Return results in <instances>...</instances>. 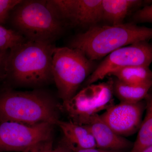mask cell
Masks as SVG:
<instances>
[{
  "mask_svg": "<svg viewBox=\"0 0 152 152\" xmlns=\"http://www.w3.org/2000/svg\"><path fill=\"white\" fill-rule=\"evenodd\" d=\"M53 146V142L52 140L47 142L45 144V147L43 152H49L50 149Z\"/></svg>",
  "mask_w": 152,
  "mask_h": 152,
  "instance_id": "cb8c5ba5",
  "label": "cell"
},
{
  "mask_svg": "<svg viewBox=\"0 0 152 152\" xmlns=\"http://www.w3.org/2000/svg\"><path fill=\"white\" fill-rule=\"evenodd\" d=\"M152 88V83L145 84H128L113 79L114 95L119 100L120 102L137 103L145 99Z\"/></svg>",
  "mask_w": 152,
  "mask_h": 152,
  "instance_id": "5bb4252c",
  "label": "cell"
},
{
  "mask_svg": "<svg viewBox=\"0 0 152 152\" xmlns=\"http://www.w3.org/2000/svg\"><path fill=\"white\" fill-rule=\"evenodd\" d=\"M113 79L93 84L77 93L69 100L63 102L61 109L70 121L82 126L88 125L92 117L113 105Z\"/></svg>",
  "mask_w": 152,
  "mask_h": 152,
  "instance_id": "8992f818",
  "label": "cell"
},
{
  "mask_svg": "<svg viewBox=\"0 0 152 152\" xmlns=\"http://www.w3.org/2000/svg\"><path fill=\"white\" fill-rule=\"evenodd\" d=\"M146 115L142 121L135 141L130 152H142L152 145V92L145 99Z\"/></svg>",
  "mask_w": 152,
  "mask_h": 152,
  "instance_id": "9a60e30c",
  "label": "cell"
},
{
  "mask_svg": "<svg viewBox=\"0 0 152 152\" xmlns=\"http://www.w3.org/2000/svg\"><path fill=\"white\" fill-rule=\"evenodd\" d=\"M109 76H113L119 80L128 84L140 85L152 83V71L149 67L122 68L113 71Z\"/></svg>",
  "mask_w": 152,
  "mask_h": 152,
  "instance_id": "2e32d148",
  "label": "cell"
},
{
  "mask_svg": "<svg viewBox=\"0 0 152 152\" xmlns=\"http://www.w3.org/2000/svg\"><path fill=\"white\" fill-rule=\"evenodd\" d=\"M94 61L78 49L56 47L53 55L52 73L58 94L64 102L77 93L82 83L93 72Z\"/></svg>",
  "mask_w": 152,
  "mask_h": 152,
  "instance_id": "5b68a950",
  "label": "cell"
},
{
  "mask_svg": "<svg viewBox=\"0 0 152 152\" xmlns=\"http://www.w3.org/2000/svg\"><path fill=\"white\" fill-rule=\"evenodd\" d=\"M74 152H117L113 151H107L98 148H94L86 149H78L73 151Z\"/></svg>",
  "mask_w": 152,
  "mask_h": 152,
  "instance_id": "603a6c76",
  "label": "cell"
},
{
  "mask_svg": "<svg viewBox=\"0 0 152 152\" xmlns=\"http://www.w3.org/2000/svg\"><path fill=\"white\" fill-rule=\"evenodd\" d=\"M134 23H149L152 24V3L146 5L135 12L132 17Z\"/></svg>",
  "mask_w": 152,
  "mask_h": 152,
  "instance_id": "ac0fdd59",
  "label": "cell"
},
{
  "mask_svg": "<svg viewBox=\"0 0 152 152\" xmlns=\"http://www.w3.org/2000/svg\"><path fill=\"white\" fill-rule=\"evenodd\" d=\"M9 19L13 30L27 41L43 43L54 44L66 27L50 0H21Z\"/></svg>",
  "mask_w": 152,
  "mask_h": 152,
  "instance_id": "3957f363",
  "label": "cell"
},
{
  "mask_svg": "<svg viewBox=\"0 0 152 152\" xmlns=\"http://www.w3.org/2000/svg\"><path fill=\"white\" fill-rule=\"evenodd\" d=\"M9 50H0V77L5 76L6 64Z\"/></svg>",
  "mask_w": 152,
  "mask_h": 152,
  "instance_id": "ffe728a7",
  "label": "cell"
},
{
  "mask_svg": "<svg viewBox=\"0 0 152 152\" xmlns=\"http://www.w3.org/2000/svg\"><path fill=\"white\" fill-rule=\"evenodd\" d=\"M46 142L36 144L29 147L23 152H43L45 144Z\"/></svg>",
  "mask_w": 152,
  "mask_h": 152,
  "instance_id": "7402d4cb",
  "label": "cell"
},
{
  "mask_svg": "<svg viewBox=\"0 0 152 152\" xmlns=\"http://www.w3.org/2000/svg\"><path fill=\"white\" fill-rule=\"evenodd\" d=\"M56 125L62 132L64 138L62 142L72 151L97 148L94 138L87 126L60 120L57 121Z\"/></svg>",
  "mask_w": 152,
  "mask_h": 152,
  "instance_id": "7c38bea8",
  "label": "cell"
},
{
  "mask_svg": "<svg viewBox=\"0 0 152 152\" xmlns=\"http://www.w3.org/2000/svg\"><path fill=\"white\" fill-rule=\"evenodd\" d=\"M65 26L89 28L101 21L102 0H50Z\"/></svg>",
  "mask_w": 152,
  "mask_h": 152,
  "instance_id": "9c48e42d",
  "label": "cell"
},
{
  "mask_svg": "<svg viewBox=\"0 0 152 152\" xmlns=\"http://www.w3.org/2000/svg\"><path fill=\"white\" fill-rule=\"evenodd\" d=\"M146 104L120 102L106 110L100 117L114 132L122 137L130 136L138 131Z\"/></svg>",
  "mask_w": 152,
  "mask_h": 152,
  "instance_id": "30bf717a",
  "label": "cell"
},
{
  "mask_svg": "<svg viewBox=\"0 0 152 152\" xmlns=\"http://www.w3.org/2000/svg\"><path fill=\"white\" fill-rule=\"evenodd\" d=\"M21 0H0V25L5 23L11 12Z\"/></svg>",
  "mask_w": 152,
  "mask_h": 152,
  "instance_id": "d6986e66",
  "label": "cell"
},
{
  "mask_svg": "<svg viewBox=\"0 0 152 152\" xmlns=\"http://www.w3.org/2000/svg\"><path fill=\"white\" fill-rule=\"evenodd\" d=\"M54 125L50 123H0V152H23L36 144L51 140Z\"/></svg>",
  "mask_w": 152,
  "mask_h": 152,
  "instance_id": "52a82bcc",
  "label": "cell"
},
{
  "mask_svg": "<svg viewBox=\"0 0 152 152\" xmlns=\"http://www.w3.org/2000/svg\"><path fill=\"white\" fill-rule=\"evenodd\" d=\"M26 41L15 30L7 28L0 25V50H10Z\"/></svg>",
  "mask_w": 152,
  "mask_h": 152,
  "instance_id": "e0dca14e",
  "label": "cell"
},
{
  "mask_svg": "<svg viewBox=\"0 0 152 152\" xmlns=\"http://www.w3.org/2000/svg\"><path fill=\"white\" fill-rule=\"evenodd\" d=\"M54 44L26 41L9 50L5 76L19 86L39 88L54 82Z\"/></svg>",
  "mask_w": 152,
  "mask_h": 152,
  "instance_id": "6da1fadb",
  "label": "cell"
},
{
  "mask_svg": "<svg viewBox=\"0 0 152 152\" xmlns=\"http://www.w3.org/2000/svg\"><path fill=\"white\" fill-rule=\"evenodd\" d=\"M94 138L97 148L107 151L128 152L132 149L134 143L119 135L96 114L92 117L88 125Z\"/></svg>",
  "mask_w": 152,
  "mask_h": 152,
  "instance_id": "8fae6325",
  "label": "cell"
},
{
  "mask_svg": "<svg viewBox=\"0 0 152 152\" xmlns=\"http://www.w3.org/2000/svg\"><path fill=\"white\" fill-rule=\"evenodd\" d=\"M150 3L141 0H102L101 21L111 26L122 24L131 12Z\"/></svg>",
  "mask_w": 152,
  "mask_h": 152,
  "instance_id": "4fadbf2b",
  "label": "cell"
},
{
  "mask_svg": "<svg viewBox=\"0 0 152 152\" xmlns=\"http://www.w3.org/2000/svg\"><path fill=\"white\" fill-rule=\"evenodd\" d=\"M49 152H74L71 148H70L69 147L66 145L63 142H61L57 146L54 148L52 147L50 149Z\"/></svg>",
  "mask_w": 152,
  "mask_h": 152,
  "instance_id": "44dd1931",
  "label": "cell"
},
{
  "mask_svg": "<svg viewBox=\"0 0 152 152\" xmlns=\"http://www.w3.org/2000/svg\"><path fill=\"white\" fill-rule=\"evenodd\" d=\"M152 39V28L132 23L93 26L76 36L70 48L83 52L91 61L99 60L118 49Z\"/></svg>",
  "mask_w": 152,
  "mask_h": 152,
  "instance_id": "7a4b0ae2",
  "label": "cell"
},
{
  "mask_svg": "<svg viewBox=\"0 0 152 152\" xmlns=\"http://www.w3.org/2000/svg\"><path fill=\"white\" fill-rule=\"evenodd\" d=\"M142 152H152V145L145 149Z\"/></svg>",
  "mask_w": 152,
  "mask_h": 152,
  "instance_id": "d4e9b609",
  "label": "cell"
},
{
  "mask_svg": "<svg viewBox=\"0 0 152 152\" xmlns=\"http://www.w3.org/2000/svg\"><path fill=\"white\" fill-rule=\"evenodd\" d=\"M152 63V44L148 41L132 44L107 56L87 78L86 85L94 84L116 70L128 67H149Z\"/></svg>",
  "mask_w": 152,
  "mask_h": 152,
  "instance_id": "ba28073f",
  "label": "cell"
},
{
  "mask_svg": "<svg viewBox=\"0 0 152 152\" xmlns=\"http://www.w3.org/2000/svg\"><path fill=\"white\" fill-rule=\"evenodd\" d=\"M59 106L50 93L9 89L0 94V123L12 121L33 125L59 120Z\"/></svg>",
  "mask_w": 152,
  "mask_h": 152,
  "instance_id": "277c9868",
  "label": "cell"
}]
</instances>
